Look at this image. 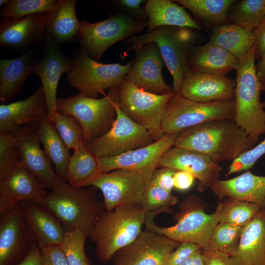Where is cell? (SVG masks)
Returning a JSON list of instances; mask_svg holds the SVG:
<instances>
[{
  "mask_svg": "<svg viewBox=\"0 0 265 265\" xmlns=\"http://www.w3.org/2000/svg\"><path fill=\"white\" fill-rule=\"evenodd\" d=\"M174 146L201 153L218 162L234 160L254 144L234 120L220 119L183 131Z\"/></svg>",
  "mask_w": 265,
  "mask_h": 265,
  "instance_id": "cell-1",
  "label": "cell"
},
{
  "mask_svg": "<svg viewBox=\"0 0 265 265\" xmlns=\"http://www.w3.org/2000/svg\"><path fill=\"white\" fill-rule=\"evenodd\" d=\"M40 204L50 210L66 231L80 229L89 237L94 225L106 209L104 203L90 190L71 186L57 179Z\"/></svg>",
  "mask_w": 265,
  "mask_h": 265,
  "instance_id": "cell-2",
  "label": "cell"
},
{
  "mask_svg": "<svg viewBox=\"0 0 265 265\" xmlns=\"http://www.w3.org/2000/svg\"><path fill=\"white\" fill-rule=\"evenodd\" d=\"M146 212L141 207L127 205L102 212L89 236L101 261L111 260L118 251L136 239L142 231Z\"/></svg>",
  "mask_w": 265,
  "mask_h": 265,
  "instance_id": "cell-3",
  "label": "cell"
},
{
  "mask_svg": "<svg viewBox=\"0 0 265 265\" xmlns=\"http://www.w3.org/2000/svg\"><path fill=\"white\" fill-rule=\"evenodd\" d=\"M255 49L239 59L234 99V122L248 135L255 145L265 133V102H261L260 93L265 85L259 80L255 64Z\"/></svg>",
  "mask_w": 265,
  "mask_h": 265,
  "instance_id": "cell-4",
  "label": "cell"
},
{
  "mask_svg": "<svg viewBox=\"0 0 265 265\" xmlns=\"http://www.w3.org/2000/svg\"><path fill=\"white\" fill-rule=\"evenodd\" d=\"M192 29L162 26L142 35L132 36L125 41L129 50L134 51L148 43L156 44L172 76L174 91L178 93L184 76L190 70L188 57L195 41Z\"/></svg>",
  "mask_w": 265,
  "mask_h": 265,
  "instance_id": "cell-5",
  "label": "cell"
},
{
  "mask_svg": "<svg viewBox=\"0 0 265 265\" xmlns=\"http://www.w3.org/2000/svg\"><path fill=\"white\" fill-rule=\"evenodd\" d=\"M120 86L109 89L104 97L93 98L83 93L69 98L57 99L56 111L72 115L81 125L84 143L103 136L111 128L116 117L114 103L119 100Z\"/></svg>",
  "mask_w": 265,
  "mask_h": 265,
  "instance_id": "cell-6",
  "label": "cell"
},
{
  "mask_svg": "<svg viewBox=\"0 0 265 265\" xmlns=\"http://www.w3.org/2000/svg\"><path fill=\"white\" fill-rule=\"evenodd\" d=\"M181 212L177 215V223L170 227H161L155 222L156 216L163 209L147 211L144 225L145 230L162 235L180 243L190 242L200 246L203 251L209 249L212 234L219 223V217L222 203L219 202L215 211L207 214L199 208L187 204L185 200Z\"/></svg>",
  "mask_w": 265,
  "mask_h": 265,
  "instance_id": "cell-7",
  "label": "cell"
},
{
  "mask_svg": "<svg viewBox=\"0 0 265 265\" xmlns=\"http://www.w3.org/2000/svg\"><path fill=\"white\" fill-rule=\"evenodd\" d=\"M235 99L200 103L176 93L167 103L161 122L165 133L178 134L198 125L220 119L234 120Z\"/></svg>",
  "mask_w": 265,
  "mask_h": 265,
  "instance_id": "cell-8",
  "label": "cell"
},
{
  "mask_svg": "<svg viewBox=\"0 0 265 265\" xmlns=\"http://www.w3.org/2000/svg\"><path fill=\"white\" fill-rule=\"evenodd\" d=\"M146 26L144 22L119 13L96 23L79 21L77 37L81 50L98 61L112 45L142 31Z\"/></svg>",
  "mask_w": 265,
  "mask_h": 265,
  "instance_id": "cell-9",
  "label": "cell"
},
{
  "mask_svg": "<svg viewBox=\"0 0 265 265\" xmlns=\"http://www.w3.org/2000/svg\"><path fill=\"white\" fill-rule=\"evenodd\" d=\"M175 92L158 95L146 91L128 80L120 85L118 104L121 111L144 127L156 141L164 134L161 122L167 105Z\"/></svg>",
  "mask_w": 265,
  "mask_h": 265,
  "instance_id": "cell-10",
  "label": "cell"
},
{
  "mask_svg": "<svg viewBox=\"0 0 265 265\" xmlns=\"http://www.w3.org/2000/svg\"><path fill=\"white\" fill-rule=\"evenodd\" d=\"M103 64L80 51L73 59V66L67 73L69 84L90 98H97L105 89L120 86L133 63Z\"/></svg>",
  "mask_w": 265,
  "mask_h": 265,
  "instance_id": "cell-11",
  "label": "cell"
},
{
  "mask_svg": "<svg viewBox=\"0 0 265 265\" xmlns=\"http://www.w3.org/2000/svg\"><path fill=\"white\" fill-rule=\"evenodd\" d=\"M114 103L116 117L103 136L84 143L99 158L115 157L152 144L155 141L147 130L135 123Z\"/></svg>",
  "mask_w": 265,
  "mask_h": 265,
  "instance_id": "cell-12",
  "label": "cell"
},
{
  "mask_svg": "<svg viewBox=\"0 0 265 265\" xmlns=\"http://www.w3.org/2000/svg\"><path fill=\"white\" fill-rule=\"evenodd\" d=\"M150 182L130 170L117 169L101 174L89 186L102 192L105 209L110 211L121 205L140 206Z\"/></svg>",
  "mask_w": 265,
  "mask_h": 265,
  "instance_id": "cell-13",
  "label": "cell"
},
{
  "mask_svg": "<svg viewBox=\"0 0 265 265\" xmlns=\"http://www.w3.org/2000/svg\"><path fill=\"white\" fill-rule=\"evenodd\" d=\"M35 243L27 229L20 202L0 212V265H16Z\"/></svg>",
  "mask_w": 265,
  "mask_h": 265,
  "instance_id": "cell-14",
  "label": "cell"
},
{
  "mask_svg": "<svg viewBox=\"0 0 265 265\" xmlns=\"http://www.w3.org/2000/svg\"><path fill=\"white\" fill-rule=\"evenodd\" d=\"M178 134L165 133L159 140L143 147L115 157L99 158L101 171L106 173L117 169L130 170L151 182L163 155L174 146Z\"/></svg>",
  "mask_w": 265,
  "mask_h": 265,
  "instance_id": "cell-15",
  "label": "cell"
},
{
  "mask_svg": "<svg viewBox=\"0 0 265 265\" xmlns=\"http://www.w3.org/2000/svg\"><path fill=\"white\" fill-rule=\"evenodd\" d=\"M44 54L41 60L37 61L34 74L40 79L47 102L49 120L53 122L56 112V91L62 75L72 68L73 59L62 51L60 45L48 33L44 37Z\"/></svg>",
  "mask_w": 265,
  "mask_h": 265,
  "instance_id": "cell-16",
  "label": "cell"
},
{
  "mask_svg": "<svg viewBox=\"0 0 265 265\" xmlns=\"http://www.w3.org/2000/svg\"><path fill=\"white\" fill-rule=\"evenodd\" d=\"M180 243L150 231H142L131 244L114 255L113 265H163Z\"/></svg>",
  "mask_w": 265,
  "mask_h": 265,
  "instance_id": "cell-17",
  "label": "cell"
},
{
  "mask_svg": "<svg viewBox=\"0 0 265 265\" xmlns=\"http://www.w3.org/2000/svg\"><path fill=\"white\" fill-rule=\"evenodd\" d=\"M134 62L125 79L146 91L164 95L174 91L164 81L162 69L165 62L157 45L148 43L136 50Z\"/></svg>",
  "mask_w": 265,
  "mask_h": 265,
  "instance_id": "cell-18",
  "label": "cell"
},
{
  "mask_svg": "<svg viewBox=\"0 0 265 265\" xmlns=\"http://www.w3.org/2000/svg\"><path fill=\"white\" fill-rule=\"evenodd\" d=\"M159 167H168L187 172L198 180V188L203 192L218 180L221 168L212 159L201 153L172 146L163 155Z\"/></svg>",
  "mask_w": 265,
  "mask_h": 265,
  "instance_id": "cell-19",
  "label": "cell"
},
{
  "mask_svg": "<svg viewBox=\"0 0 265 265\" xmlns=\"http://www.w3.org/2000/svg\"><path fill=\"white\" fill-rule=\"evenodd\" d=\"M236 80L190 70L184 76L178 93L191 101L200 103L234 98Z\"/></svg>",
  "mask_w": 265,
  "mask_h": 265,
  "instance_id": "cell-20",
  "label": "cell"
},
{
  "mask_svg": "<svg viewBox=\"0 0 265 265\" xmlns=\"http://www.w3.org/2000/svg\"><path fill=\"white\" fill-rule=\"evenodd\" d=\"M48 186L33 173L18 166L0 180V212L22 201L40 204L48 192Z\"/></svg>",
  "mask_w": 265,
  "mask_h": 265,
  "instance_id": "cell-21",
  "label": "cell"
},
{
  "mask_svg": "<svg viewBox=\"0 0 265 265\" xmlns=\"http://www.w3.org/2000/svg\"><path fill=\"white\" fill-rule=\"evenodd\" d=\"M38 124L36 122L24 126L12 135L21 152L20 166L31 171L50 188L58 178L44 150L40 147Z\"/></svg>",
  "mask_w": 265,
  "mask_h": 265,
  "instance_id": "cell-22",
  "label": "cell"
},
{
  "mask_svg": "<svg viewBox=\"0 0 265 265\" xmlns=\"http://www.w3.org/2000/svg\"><path fill=\"white\" fill-rule=\"evenodd\" d=\"M46 100L41 85L27 98L0 106V133L13 135L21 128L47 116Z\"/></svg>",
  "mask_w": 265,
  "mask_h": 265,
  "instance_id": "cell-23",
  "label": "cell"
},
{
  "mask_svg": "<svg viewBox=\"0 0 265 265\" xmlns=\"http://www.w3.org/2000/svg\"><path fill=\"white\" fill-rule=\"evenodd\" d=\"M48 13L34 14L22 19L3 18L0 22V44L16 49L27 48L43 38Z\"/></svg>",
  "mask_w": 265,
  "mask_h": 265,
  "instance_id": "cell-24",
  "label": "cell"
},
{
  "mask_svg": "<svg viewBox=\"0 0 265 265\" xmlns=\"http://www.w3.org/2000/svg\"><path fill=\"white\" fill-rule=\"evenodd\" d=\"M20 203L27 229L39 249L59 245L66 230L57 218L41 205L27 201Z\"/></svg>",
  "mask_w": 265,
  "mask_h": 265,
  "instance_id": "cell-25",
  "label": "cell"
},
{
  "mask_svg": "<svg viewBox=\"0 0 265 265\" xmlns=\"http://www.w3.org/2000/svg\"><path fill=\"white\" fill-rule=\"evenodd\" d=\"M230 259L233 265H265L264 207L243 226L237 248Z\"/></svg>",
  "mask_w": 265,
  "mask_h": 265,
  "instance_id": "cell-26",
  "label": "cell"
},
{
  "mask_svg": "<svg viewBox=\"0 0 265 265\" xmlns=\"http://www.w3.org/2000/svg\"><path fill=\"white\" fill-rule=\"evenodd\" d=\"M217 197H228L265 207V176L247 170L235 178L218 180L211 187Z\"/></svg>",
  "mask_w": 265,
  "mask_h": 265,
  "instance_id": "cell-27",
  "label": "cell"
},
{
  "mask_svg": "<svg viewBox=\"0 0 265 265\" xmlns=\"http://www.w3.org/2000/svg\"><path fill=\"white\" fill-rule=\"evenodd\" d=\"M190 69L212 75L225 76L237 70L239 59L225 50L210 41L193 47L188 57Z\"/></svg>",
  "mask_w": 265,
  "mask_h": 265,
  "instance_id": "cell-28",
  "label": "cell"
},
{
  "mask_svg": "<svg viewBox=\"0 0 265 265\" xmlns=\"http://www.w3.org/2000/svg\"><path fill=\"white\" fill-rule=\"evenodd\" d=\"M37 61L33 51L0 60V100L6 104L17 94L27 77L34 74Z\"/></svg>",
  "mask_w": 265,
  "mask_h": 265,
  "instance_id": "cell-29",
  "label": "cell"
},
{
  "mask_svg": "<svg viewBox=\"0 0 265 265\" xmlns=\"http://www.w3.org/2000/svg\"><path fill=\"white\" fill-rule=\"evenodd\" d=\"M148 20V32L162 26H172L201 29L190 15L174 1L148 0L144 6Z\"/></svg>",
  "mask_w": 265,
  "mask_h": 265,
  "instance_id": "cell-30",
  "label": "cell"
},
{
  "mask_svg": "<svg viewBox=\"0 0 265 265\" xmlns=\"http://www.w3.org/2000/svg\"><path fill=\"white\" fill-rule=\"evenodd\" d=\"M76 1L57 0L48 13L46 32L59 45L77 36L79 21L76 14Z\"/></svg>",
  "mask_w": 265,
  "mask_h": 265,
  "instance_id": "cell-31",
  "label": "cell"
},
{
  "mask_svg": "<svg viewBox=\"0 0 265 265\" xmlns=\"http://www.w3.org/2000/svg\"><path fill=\"white\" fill-rule=\"evenodd\" d=\"M38 133L44 151L55 167L58 178L67 181L70 159L69 149L62 139L53 123L47 116L42 118L38 124Z\"/></svg>",
  "mask_w": 265,
  "mask_h": 265,
  "instance_id": "cell-32",
  "label": "cell"
},
{
  "mask_svg": "<svg viewBox=\"0 0 265 265\" xmlns=\"http://www.w3.org/2000/svg\"><path fill=\"white\" fill-rule=\"evenodd\" d=\"M209 41L239 59L253 49L255 39L253 31L232 24L215 26L212 32Z\"/></svg>",
  "mask_w": 265,
  "mask_h": 265,
  "instance_id": "cell-33",
  "label": "cell"
},
{
  "mask_svg": "<svg viewBox=\"0 0 265 265\" xmlns=\"http://www.w3.org/2000/svg\"><path fill=\"white\" fill-rule=\"evenodd\" d=\"M74 151L69 160L67 181L71 186L76 188L89 186L103 173L99 157L89 150L84 143Z\"/></svg>",
  "mask_w": 265,
  "mask_h": 265,
  "instance_id": "cell-34",
  "label": "cell"
},
{
  "mask_svg": "<svg viewBox=\"0 0 265 265\" xmlns=\"http://www.w3.org/2000/svg\"><path fill=\"white\" fill-rule=\"evenodd\" d=\"M208 26L223 25L234 0H176Z\"/></svg>",
  "mask_w": 265,
  "mask_h": 265,
  "instance_id": "cell-35",
  "label": "cell"
},
{
  "mask_svg": "<svg viewBox=\"0 0 265 265\" xmlns=\"http://www.w3.org/2000/svg\"><path fill=\"white\" fill-rule=\"evenodd\" d=\"M233 24L253 31L265 19V0H243L229 12Z\"/></svg>",
  "mask_w": 265,
  "mask_h": 265,
  "instance_id": "cell-36",
  "label": "cell"
},
{
  "mask_svg": "<svg viewBox=\"0 0 265 265\" xmlns=\"http://www.w3.org/2000/svg\"><path fill=\"white\" fill-rule=\"evenodd\" d=\"M254 203L230 198L222 203L219 222L243 227L263 208Z\"/></svg>",
  "mask_w": 265,
  "mask_h": 265,
  "instance_id": "cell-37",
  "label": "cell"
},
{
  "mask_svg": "<svg viewBox=\"0 0 265 265\" xmlns=\"http://www.w3.org/2000/svg\"><path fill=\"white\" fill-rule=\"evenodd\" d=\"M242 227L219 222L212 234L208 251L232 256L237 248Z\"/></svg>",
  "mask_w": 265,
  "mask_h": 265,
  "instance_id": "cell-38",
  "label": "cell"
},
{
  "mask_svg": "<svg viewBox=\"0 0 265 265\" xmlns=\"http://www.w3.org/2000/svg\"><path fill=\"white\" fill-rule=\"evenodd\" d=\"M86 232L80 229L66 231L58 245L69 265H90L85 253Z\"/></svg>",
  "mask_w": 265,
  "mask_h": 265,
  "instance_id": "cell-39",
  "label": "cell"
},
{
  "mask_svg": "<svg viewBox=\"0 0 265 265\" xmlns=\"http://www.w3.org/2000/svg\"><path fill=\"white\" fill-rule=\"evenodd\" d=\"M53 123L69 150H76L84 143L82 127L74 116L56 111Z\"/></svg>",
  "mask_w": 265,
  "mask_h": 265,
  "instance_id": "cell-40",
  "label": "cell"
},
{
  "mask_svg": "<svg viewBox=\"0 0 265 265\" xmlns=\"http://www.w3.org/2000/svg\"><path fill=\"white\" fill-rule=\"evenodd\" d=\"M57 0H10L0 10L3 18L22 19L28 15L48 13Z\"/></svg>",
  "mask_w": 265,
  "mask_h": 265,
  "instance_id": "cell-41",
  "label": "cell"
},
{
  "mask_svg": "<svg viewBox=\"0 0 265 265\" xmlns=\"http://www.w3.org/2000/svg\"><path fill=\"white\" fill-rule=\"evenodd\" d=\"M21 154L12 135L0 133V180L21 166Z\"/></svg>",
  "mask_w": 265,
  "mask_h": 265,
  "instance_id": "cell-42",
  "label": "cell"
},
{
  "mask_svg": "<svg viewBox=\"0 0 265 265\" xmlns=\"http://www.w3.org/2000/svg\"><path fill=\"white\" fill-rule=\"evenodd\" d=\"M178 202L177 196L169 191L151 183L147 187L141 207L147 211L169 210Z\"/></svg>",
  "mask_w": 265,
  "mask_h": 265,
  "instance_id": "cell-43",
  "label": "cell"
},
{
  "mask_svg": "<svg viewBox=\"0 0 265 265\" xmlns=\"http://www.w3.org/2000/svg\"><path fill=\"white\" fill-rule=\"evenodd\" d=\"M265 154V137L259 144L233 160L226 176L251 168L256 161Z\"/></svg>",
  "mask_w": 265,
  "mask_h": 265,
  "instance_id": "cell-44",
  "label": "cell"
},
{
  "mask_svg": "<svg viewBox=\"0 0 265 265\" xmlns=\"http://www.w3.org/2000/svg\"><path fill=\"white\" fill-rule=\"evenodd\" d=\"M201 249L200 246L195 243H182L169 254L163 265H180L194 252Z\"/></svg>",
  "mask_w": 265,
  "mask_h": 265,
  "instance_id": "cell-45",
  "label": "cell"
},
{
  "mask_svg": "<svg viewBox=\"0 0 265 265\" xmlns=\"http://www.w3.org/2000/svg\"><path fill=\"white\" fill-rule=\"evenodd\" d=\"M40 253L42 265H69L58 245L42 248Z\"/></svg>",
  "mask_w": 265,
  "mask_h": 265,
  "instance_id": "cell-46",
  "label": "cell"
},
{
  "mask_svg": "<svg viewBox=\"0 0 265 265\" xmlns=\"http://www.w3.org/2000/svg\"><path fill=\"white\" fill-rule=\"evenodd\" d=\"M177 171L168 167L157 169L152 175L150 183L171 192L174 187L173 177Z\"/></svg>",
  "mask_w": 265,
  "mask_h": 265,
  "instance_id": "cell-47",
  "label": "cell"
},
{
  "mask_svg": "<svg viewBox=\"0 0 265 265\" xmlns=\"http://www.w3.org/2000/svg\"><path fill=\"white\" fill-rule=\"evenodd\" d=\"M143 0H119L116 1L118 4L123 9L131 14L134 18L146 23L148 20L144 8L141 6Z\"/></svg>",
  "mask_w": 265,
  "mask_h": 265,
  "instance_id": "cell-48",
  "label": "cell"
},
{
  "mask_svg": "<svg viewBox=\"0 0 265 265\" xmlns=\"http://www.w3.org/2000/svg\"><path fill=\"white\" fill-rule=\"evenodd\" d=\"M255 59L259 61L265 56V19L253 31Z\"/></svg>",
  "mask_w": 265,
  "mask_h": 265,
  "instance_id": "cell-49",
  "label": "cell"
},
{
  "mask_svg": "<svg viewBox=\"0 0 265 265\" xmlns=\"http://www.w3.org/2000/svg\"><path fill=\"white\" fill-rule=\"evenodd\" d=\"M195 178L191 174L181 170H177L173 177L174 187L179 190L186 191L193 184Z\"/></svg>",
  "mask_w": 265,
  "mask_h": 265,
  "instance_id": "cell-50",
  "label": "cell"
},
{
  "mask_svg": "<svg viewBox=\"0 0 265 265\" xmlns=\"http://www.w3.org/2000/svg\"><path fill=\"white\" fill-rule=\"evenodd\" d=\"M205 265H233L230 257L210 251L202 252Z\"/></svg>",
  "mask_w": 265,
  "mask_h": 265,
  "instance_id": "cell-51",
  "label": "cell"
},
{
  "mask_svg": "<svg viewBox=\"0 0 265 265\" xmlns=\"http://www.w3.org/2000/svg\"><path fill=\"white\" fill-rule=\"evenodd\" d=\"M16 265H42L40 249L36 243L34 244L27 256Z\"/></svg>",
  "mask_w": 265,
  "mask_h": 265,
  "instance_id": "cell-52",
  "label": "cell"
},
{
  "mask_svg": "<svg viewBox=\"0 0 265 265\" xmlns=\"http://www.w3.org/2000/svg\"><path fill=\"white\" fill-rule=\"evenodd\" d=\"M180 265H205L202 252L199 250L194 252Z\"/></svg>",
  "mask_w": 265,
  "mask_h": 265,
  "instance_id": "cell-53",
  "label": "cell"
},
{
  "mask_svg": "<svg viewBox=\"0 0 265 265\" xmlns=\"http://www.w3.org/2000/svg\"><path fill=\"white\" fill-rule=\"evenodd\" d=\"M255 67L259 81L265 85V56L259 61Z\"/></svg>",
  "mask_w": 265,
  "mask_h": 265,
  "instance_id": "cell-54",
  "label": "cell"
},
{
  "mask_svg": "<svg viewBox=\"0 0 265 265\" xmlns=\"http://www.w3.org/2000/svg\"><path fill=\"white\" fill-rule=\"evenodd\" d=\"M9 0H0V6L4 5L8 2Z\"/></svg>",
  "mask_w": 265,
  "mask_h": 265,
  "instance_id": "cell-55",
  "label": "cell"
},
{
  "mask_svg": "<svg viewBox=\"0 0 265 265\" xmlns=\"http://www.w3.org/2000/svg\"><path fill=\"white\" fill-rule=\"evenodd\" d=\"M264 209H265V207H264Z\"/></svg>",
  "mask_w": 265,
  "mask_h": 265,
  "instance_id": "cell-56",
  "label": "cell"
}]
</instances>
